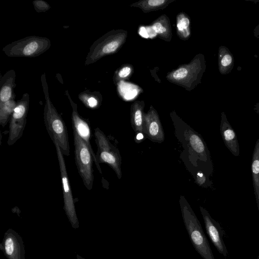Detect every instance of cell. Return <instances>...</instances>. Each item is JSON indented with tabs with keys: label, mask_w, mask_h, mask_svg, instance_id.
<instances>
[{
	"label": "cell",
	"mask_w": 259,
	"mask_h": 259,
	"mask_svg": "<svg viewBox=\"0 0 259 259\" xmlns=\"http://www.w3.org/2000/svg\"><path fill=\"white\" fill-rule=\"evenodd\" d=\"M74 158L78 173L86 188L91 190L94 183V157L84 141L73 130Z\"/></svg>",
	"instance_id": "4"
},
{
	"label": "cell",
	"mask_w": 259,
	"mask_h": 259,
	"mask_svg": "<svg viewBox=\"0 0 259 259\" xmlns=\"http://www.w3.org/2000/svg\"><path fill=\"white\" fill-rule=\"evenodd\" d=\"M131 72V68L125 66L121 68L118 72V75L120 78H124L127 77Z\"/></svg>",
	"instance_id": "26"
},
{
	"label": "cell",
	"mask_w": 259,
	"mask_h": 259,
	"mask_svg": "<svg viewBox=\"0 0 259 259\" xmlns=\"http://www.w3.org/2000/svg\"><path fill=\"white\" fill-rule=\"evenodd\" d=\"M94 136L97 146V152L96 154L97 163L99 164L102 163L108 164L119 177V158L115 149L99 127L95 128Z\"/></svg>",
	"instance_id": "8"
},
{
	"label": "cell",
	"mask_w": 259,
	"mask_h": 259,
	"mask_svg": "<svg viewBox=\"0 0 259 259\" xmlns=\"http://www.w3.org/2000/svg\"><path fill=\"white\" fill-rule=\"evenodd\" d=\"M40 80L45 99L44 119L46 129L52 140L57 142L63 155L69 156L70 146L65 123L51 101L45 73L41 75Z\"/></svg>",
	"instance_id": "1"
},
{
	"label": "cell",
	"mask_w": 259,
	"mask_h": 259,
	"mask_svg": "<svg viewBox=\"0 0 259 259\" xmlns=\"http://www.w3.org/2000/svg\"><path fill=\"white\" fill-rule=\"evenodd\" d=\"M124 35L118 30L109 31L95 41L85 58V65L94 63L117 51L123 42Z\"/></svg>",
	"instance_id": "5"
},
{
	"label": "cell",
	"mask_w": 259,
	"mask_h": 259,
	"mask_svg": "<svg viewBox=\"0 0 259 259\" xmlns=\"http://www.w3.org/2000/svg\"><path fill=\"white\" fill-rule=\"evenodd\" d=\"M33 5L35 11L38 12H45L50 9V6L46 2L42 0L33 1Z\"/></svg>",
	"instance_id": "24"
},
{
	"label": "cell",
	"mask_w": 259,
	"mask_h": 259,
	"mask_svg": "<svg viewBox=\"0 0 259 259\" xmlns=\"http://www.w3.org/2000/svg\"><path fill=\"white\" fill-rule=\"evenodd\" d=\"M220 133L226 148L235 156L240 154V146L236 134L229 122L226 113H221Z\"/></svg>",
	"instance_id": "12"
},
{
	"label": "cell",
	"mask_w": 259,
	"mask_h": 259,
	"mask_svg": "<svg viewBox=\"0 0 259 259\" xmlns=\"http://www.w3.org/2000/svg\"><path fill=\"white\" fill-rule=\"evenodd\" d=\"M253 110L258 115H259V102L256 103L254 105Z\"/></svg>",
	"instance_id": "28"
},
{
	"label": "cell",
	"mask_w": 259,
	"mask_h": 259,
	"mask_svg": "<svg viewBox=\"0 0 259 259\" xmlns=\"http://www.w3.org/2000/svg\"><path fill=\"white\" fill-rule=\"evenodd\" d=\"M17 102L15 99L0 103V124L4 127L7 123L15 108Z\"/></svg>",
	"instance_id": "18"
},
{
	"label": "cell",
	"mask_w": 259,
	"mask_h": 259,
	"mask_svg": "<svg viewBox=\"0 0 259 259\" xmlns=\"http://www.w3.org/2000/svg\"><path fill=\"white\" fill-rule=\"evenodd\" d=\"M200 210L207 234L210 240L218 251L224 256H227L228 251L223 239L222 231L219 223L212 218L205 208L201 206Z\"/></svg>",
	"instance_id": "11"
},
{
	"label": "cell",
	"mask_w": 259,
	"mask_h": 259,
	"mask_svg": "<svg viewBox=\"0 0 259 259\" xmlns=\"http://www.w3.org/2000/svg\"><path fill=\"white\" fill-rule=\"evenodd\" d=\"M234 58L229 49L221 46L219 48L218 66L221 74L226 75L231 72L234 65Z\"/></svg>",
	"instance_id": "15"
},
{
	"label": "cell",
	"mask_w": 259,
	"mask_h": 259,
	"mask_svg": "<svg viewBox=\"0 0 259 259\" xmlns=\"http://www.w3.org/2000/svg\"><path fill=\"white\" fill-rule=\"evenodd\" d=\"M183 220L191 242L203 259H215L196 215L185 199L180 201Z\"/></svg>",
	"instance_id": "2"
},
{
	"label": "cell",
	"mask_w": 259,
	"mask_h": 259,
	"mask_svg": "<svg viewBox=\"0 0 259 259\" xmlns=\"http://www.w3.org/2000/svg\"><path fill=\"white\" fill-rule=\"evenodd\" d=\"M50 47L49 38L29 36L7 45L3 48V51L8 57L33 58L46 52Z\"/></svg>",
	"instance_id": "3"
},
{
	"label": "cell",
	"mask_w": 259,
	"mask_h": 259,
	"mask_svg": "<svg viewBox=\"0 0 259 259\" xmlns=\"http://www.w3.org/2000/svg\"><path fill=\"white\" fill-rule=\"evenodd\" d=\"M53 142L56 147L61 174L64 200L63 208L72 227L74 229H77L79 227V222L75 211L74 199L66 170L64 155L57 142L53 141Z\"/></svg>",
	"instance_id": "6"
},
{
	"label": "cell",
	"mask_w": 259,
	"mask_h": 259,
	"mask_svg": "<svg viewBox=\"0 0 259 259\" xmlns=\"http://www.w3.org/2000/svg\"><path fill=\"white\" fill-rule=\"evenodd\" d=\"M188 66L182 67L176 70L172 73V78L175 81H183L189 74Z\"/></svg>",
	"instance_id": "23"
},
{
	"label": "cell",
	"mask_w": 259,
	"mask_h": 259,
	"mask_svg": "<svg viewBox=\"0 0 259 259\" xmlns=\"http://www.w3.org/2000/svg\"><path fill=\"white\" fill-rule=\"evenodd\" d=\"M29 105V95L25 93L19 100L10 119L8 144H15L22 136L26 123Z\"/></svg>",
	"instance_id": "7"
},
{
	"label": "cell",
	"mask_w": 259,
	"mask_h": 259,
	"mask_svg": "<svg viewBox=\"0 0 259 259\" xmlns=\"http://www.w3.org/2000/svg\"><path fill=\"white\" fill-rule=\"evenodd\" d=\"M166 2L165 0H148L143 2L141 5L145 10H153L163 7Z\"/></svg>",
	"instance_id": "22"
},
{
	"label": "cell",
	"mask_w": 259,
	"mask_h": 259,
	"mask_svg": "<svg viewBox=\"0 0 259 259\" xmlns=\"http://www.w3.org/2000/svg\"><path fill=\"white\" fill-rule=\"evenodd\" d=\"M251 170L254 193L259 212V139L256 140L253 149Z\"/></svg>",
	"instance_id": "14"
},
{
	"label": "cell",
	"mask_w": 259,
	"mask_h": 259,
	"mask_svg": "<svg viewBox=\"0 0 259 259\" xmlns=\"http://www.w3.org/2000/svg\"><path fill=\"white\" fill-rule=\"evenodd\" d=\"M0 249L8 259H25V249L21 237L12 229L5 233Z\"/></svg>",
	"instance_id": "10"
},
{
	"label": "cell",
	"mask_w": 259,
	"mask_h": 259,
	"mask_svg": "<svg viewBox=\"0 0 259 259\" xmlns=\"http://www.w3.org/2000/svg\"><path fill=\"white\" fill-rule=\"evenodd\" d=\"M16 73L11 69L6 72L0 80V103L6 102L12 99H15L14 90L15 83Z\"/></svg>",
	"instance_id": "13"
},
{
	"label": "cell",
	"mask_w": 259,
	"mask_h": 259,
	"mask_svg": "<svg viewBox=\"0 0 259 259\" xmlns=\"http://www.w3.org/2000/svg\"><path fill=\"white\" fill-rule=\"evenodd\" d=\"M79 100L88 108L95 109L101 104L102 98L101 94L97 92H91L87 90L78 95Z\"/></svg>",
	"instance_id": "17"
},
{
	"label": "cell",
	"mask_w": 259,
	"mask_h": 259,
	"mask_svg": "<svg viewBox=\"0 0 259 259\" xmlns=\"http://www.w3.org/2000/svg\"><path fill=\"white\" fill-rule=\"evenodd\" d=\"M131 121L134 128L137 131H141L143 128V113L140 106L136 104L134 105L131 113Z\"/></svg>",
	"instance_id": "20"
},
{
	"label": "cell",
	"mask_w": 259,
	"mask_h": 259,
	"mask_svg": "<svg viewBox=\"0 0 259 259\" xmlns=\"http://www.w3.org/2000/svg\"><path fill=\"white\" fill-rule=\"evenodd\" d=\"M254 36L256 38H259V24H258L253 30Z\"/></svg>",
	"instance_id": "27"
},
{
	"label": "cell",
	"mask_w": 259,
	"mask_h": 259,
	"mask_svg": "<svg viewBox=\"0 0 259 259\" xmlns=\"http://www.w3.org/2000/svg\"><path fill=\"white\" fill-rule=\"evenodd\" d=\"M190 24L189 19L186 16H183L178 21L177 27L179 31L187 29Z\"/></svg>",
	"instance_id": "25"
},
{
	"label": "cell",
	"mask_w": 259,
	"mask_h": 259,
	"mask_svg": "<svg viewBox=\"0 0 259 259\" xmlns=\"http://www.w3.org/2000/svg\"><path fill=\"white\" fill-rule=\"evenodd\" d=\"M189 142L192 148L197 153L203 156L207 160L208 152L207 148L202 139L196 134H191L189 137Z\"/></svg>",
	"instance_id": "19"
},
{
	"label": "cell",
	"mask_w": 259,
	"mask_h": 259,
	"mask_svg": "<svg viewBox=\"0 0 259 259\" xmlns=\"http://www.w3.org/2000/svg\"><path fill=\"white\" fill-rule=\"evenodd\" d=\"M76 258H77V259H86V258H83L82 257H81V256H80L78 254L76 255Z\"/></svg>",
	"instance_id": "30"
},
{
	"label": "cell",
	"mask_w": 259,
	"mask_h": 259,
	"mask_svg": "<svg viewBox=\"0 0 259 259\" xmlns=\"http://www.w3.org/2000/svg\"><path fill=\"white\" fill-rule=\"evenodd\" d=\"M143 138V135H142V134H141V133H139V134L137 135V139L138 140H141V139H142Z\"/></svg>",
	"instance_id": "29"
},
{
	"label": "cell",
	"mask_w": 259,
	"mask_h": 259,
	"mask_svg": "<svg viewBox=\"0 0 259 259\" xmlns=\"http://www.w3.org/2000/svg\"><path fill=\"white\" fill-rule=\"evenodd\" d=\"M152 27L155 33L161 36L167 37L166 36L170 33V27H168L166 22H164V20H161V18L160 20H157L153 23Z\"/></svg>",
	"instance_id": "21"
},
{
	"label": "cell",
	"mask_w": 259,
	"mask_h": 259,
	"mask_svg": "<svg viewBox=\"0 0 259 259\" xmlns=\"http://www.w3.org/2000/svg\"><path fill=\"white\" fill-rule=\"evenodd\" d=\"M65 95L69 99L72 109L71 120L73 130L77 133L89 147L94 158V162L99 172L101 173V167L97 162L96 154L94 152L91 144V131L90 122L88 120L83 118L79 114L77 105L72 101L67 90L65 91Z\"/></svg>",
	"instance_id": "9"
},
{
	"label": "cell",
	"mask_w": 259,
	"mask_h": 259,
	"mask_svg": "<svg viewBox=\"0 0 259 259\" xmlns=\"http://www.w3.org/2000/svg\"><path fill=\"white\" fill-rule=\"evenodd\" d=\"M146 128L148 136L153 140L163 141V133L160 121L154 112L146 116Z\"/></svg>",
	"instance_id": "16"
}]
</instances>
